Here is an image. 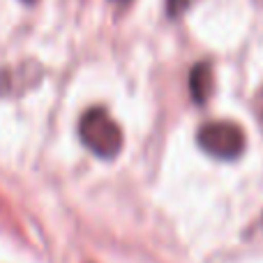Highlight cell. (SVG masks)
Segmentation results:
<instances>
[{"instance_id":"8992f818","label":"cell","mask_w":263,"mask_h":263,"mask_svg":"<svg viewBox=\"0 0 263 263\" xmlns=\"http://www.w3.org/2000/svg\"><path fill=\"white\" fill-rule=\"evenodd\" d=\"M116 3H129V0H116Z\"/></svg>"},{"instance_id":"3957f363","label":"cell","mask_w":263,"mask_h":263,"mask_svg":"<svg viewBox=\"0 0 263 263\" xmlns=\"http://www.w3.org/2000/svg\"><path fill=\"white\" fill-rule=\"evenodd\" d=\"M213 92V67L210 63H196L190 72V95L196 104H205Z\"/></svg>"},{"instance_id":"52a82bcc","label":"cell","mask_w":263,"mask_h":263,"mask_svg":"<svg viewBox=\"0 0 263 263\" xmlns=\"http://www.w3.org/2000/svg\"><path fill=\"white\" fill-rule=\"evenodd\" d=\"M26 3H35V0H26Z\"/></svg>"},{"instance_id":"5b68a950","label":"cell","mask_w":263,"mask_h":263,"mask_svg":"<svg viewBox=\"0 0 263 263\" xmlns=\"http://www.w3.org/2000/svg\"><path fill=\"white\" fill-rule=\"evenodd\" d=\"M256 116H259V123H261V129H263V88L256 97Z\"/></svg>"},{"instance_id":"277c9868","label":"cell","mask_w":263,"mask_h":263,"mask_svg":"<svg viewBox=\"0 0 263 263\" xmlns=\"http://www.w3.org/2000/svg\"><path fill=\"white\" fill-rule=\"evenodd\" d=\"M187 7H190V0H166V12L171 18H178Z\"/></svg>"},{"instance_id":"6da1fadb","label":"cell","mask_w":263,"mask_h":263,"mask_svg":"<svg viewBox=\"0 0 263 263\" xmlns=\"http://www.w3.org/2000/svg\"><path fill=\"white\" fill-rule=\"evenodd\" d=\"M79 136L83 145L102 159H114L123 148V132L104 109H90L83 116Z\"/></svg>"},{"instance_id":"7a4b0ae2","label":"cell","mask_w":263,"mask_h":263,"mask_svg":"<svg viewBox=\"0 0 263 263\" xmlns=\"http://www.w3.org/2000/svg\"><path fill=\"white\" fill-rule=\"evenodd\" d=\"M199 145L215 159H238L245 153V132L236 123L215 120L199 129Z\"/></svg>"}]
</instances>
